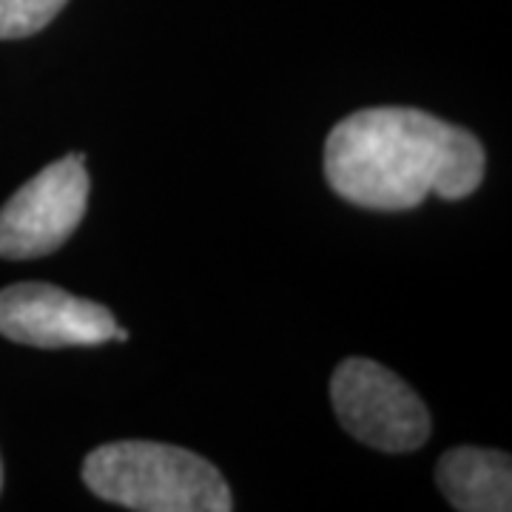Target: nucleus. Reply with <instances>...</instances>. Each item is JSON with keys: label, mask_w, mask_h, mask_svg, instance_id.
Segmentation results:
<instances>
[{"label": "nucleus", "mask_w": 512, "mask_h": 512, "mask_svg": "<svg viewBox=\"0 0 512 512\" xmlns=\"http://www.w3.org/2000/svg\"><path fill=\"white\" fill-rule=\"evenodd\" d=\"M339 424L356 441L384 453H410L430 439L427 404L393 370L370 359H348L330 379Z\"/></svg>", "instance_id": "7ed1b4c3"}, {"label": "nucleus", "mask_w": 512, "mask_h": 512, "mask_svg": "<svg viewBox=\"0 0 512 512\" xmlns=\"http://www.w3.org/2000/svg\"><path fill=\"white\" fill-rule=\"evenodd\" d=\"M436 481L461 512H507L512 507V461L501 450L456 447L439 458Z\"/></svg>", "instance_id": "423d86ee"}, {"label": "nucleus", "mask_w": 512, "mask_h": 512, "mask_svg": "<svg viewBox=\"0 0 512 512\" xmlns=\"http://www.w3.org/2000/svg\"><path fill=\"white\" fill-rule=\"evenodd\" d=\"M0 490H3V461H0Z\"/></svg>", "instance_id": "1a4fd4ad"}, {"label": "nucleus", "mask_w": 512, "mask_h": 512, "mask_svg": "<svg viewBox=\"0 0 512 512\" xmlns=\"http://www.w3.org/2000/svg\"><path fill=\"white\" fill-rule=\"evenodd\" d=\"M83 154L46 165L0 208V256L37 259L55 254L77 231L89 205V171Z\"/></svg>", "instance_id": "20e7f679"}, {"label": "nucleus", "mask_w": 512, "mask_h": 512, "mask_svg": "<svg viewBox=\"0 0 512 512\" xmlns=\"http://www.w3.org/2000/svg\"><path fill=\"white\" fill-rule=\"evenodd\" d=\"M484 148L467 128L419 109H362L325 143V177L342 200L407 211L436 194L464 200L484 180Z\"/></svg>", "instance_id": "f257e3e1"}, {"label": "nucleus", "mask_w": 512, "mask_h": 512, "mask_svg": "<svg viewBox=\"0 0 512 512\" xmlns=\"http://www.w3.org/2000/svg\"><path fill=\"white\" fill-rule=\"evenodd\" d=\"M114 339H117V342H128V330L117 325V330H114Z\"/></svg>", "instance_id": "6e6552de"}, {"label": "nucleus", "mask_w": 512, "mask_h": 512, "mask_svg": "<svg viewBox=\"0 0 512 512\" xmlns=\"http://www.w3.org/2000/svg\"><path fill=\"white\" fill-rule=\"evenodd\" d=\"M117 319L92 299L46 285L18 282L0 291V336L29 348H97L114 339Z\"/></svg>", "instance_id": "39448f33"}, {"label": "nucleus", "mask_w": 512, "mask_h": 512, "mask_svg": "<svg viewBox=\"0 0 512 512\" xmlns=\"http://www.w3.org/2000/svg\"><path fill=\"white\" fill-rule=\"evenodd\" d=\"M83 481L97 498L137 512H231L222 473L191 450L160 441H114L83 461Z\"/></svg>", "instance_id": "f03ea898"}, {"label": "nucleus", "mask_w": 512, "mask_h": 512, "mask_svg": "<svg viewBox=\"0 0 512 512\" xmlns=\"http://www.w3.org/2000/svg\"><path fill=\"white\" fill-rule=\"evenodd\" d=\"M69 0H0V40L43 32Z\"/></svg>", "instance_id": "0eeeda50"}]
</instances>
